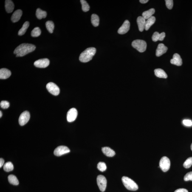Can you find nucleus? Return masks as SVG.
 <instances>
[{
  "label": "nucleus",
  "mask_w": 192,
  "mask_h": 192,
  "mask_svg": "<svg viewBox=\"0 0 192 192\" xmlns=\"http://www.w3.org/2000/svg\"><path fill=\"white\" fill-rule=\"evenodd\" d=\"M36 48V46L33 44H22L15 49L14 53L16 55V57H23L29 53L34 51Z\"/></svg>",
  "instance_id": "obj_1"
},
{
  "label": "nucleus",
  "mask_w": 192,
  "mask_h": 192,
  "mask_svg": "<svg viewBox=\"0 0 192 192\" xmlns=\"http://www.w3.org/2000/svg\"><path fill=\"white\" fill-rule=\"evenodd\" d=\"M96 52V49L95 48H87L80 54L79 59L82 62H87L92 60Z\"/></svg>",
  "instance_id": "obj_2"
},
{
  "label": "nucleus",
  "mask_w": 192,
  "mask_h": 192,
  "mask_svg": "<svg viewBox=\"0 0 192 192\" xmlns=\"http://www.w3.org/2000/svg\"><path fill=\"white\" fill-rule=\"evenodd\" d=\"M122 180L123 185L127 189L131 191H136L138 189L139 187L137 184L130 178L124 176Z\"/></svg>",
  "instance_id": "obj_3"
},
{
  "label": "nucleus",
  "mask_w": 192,
  "mask_h": 192,
  "mask_svg": "<svg viewBox=\"0 0 192 192\" xmlns=\"http://www.w3.org/2000/svg\"><path fill=\"white\" fill-rule=\"evenodd\" d=\"M132 46L140 52H143L146 50V43L143 40H134L132 43Z\"/></svg>",
  "instance_id": "obj_4"
},
{
  "label": "nucleus",
  "mask_w": 192,
  "mask_h": 192,
  "mask_svg": "<svg viewBox=\"0 0 192 192\" xmlns=\"http://www.w3.org/2000/svg\"><path fill=\"white\" fill-rule=\"evenodd\" d=\"M170 162L169 158L165 156L163 157L159 162V167L163 172H166L169 169Z\"/></svg>",
  "instance_id": "obj_5"
},
{
  "label": "nucleus",
  "mask_w": 192,
  "mask_h": 192,
  "mask_svg": "<svg viewBox=\"0 0 192 192\" xmlns=\"http://www.w3.org/2000/svg\"><path fill=\"white\" fill-rule=\"evenodd\" d=\"M97 185L101 191L104 192L106 189L107 185V180L104 176L99 175L97 178Z\"/></svg>",
  "instance_id": "obj_6"
},
{
  "label": "nucleus",
  "mask_w": 192,
  "mask_h": 192,
  "mask_svg": "<svg viewBox=\"0 0 192 192\" xmlns=\"http://www.w3.org/2000/svg\"><path fill=\"white\" fill-rule=\"evenodd\" d=\"M46 88L51 94L57 96L60 94L59 88L55 84L52 82L48 83L46 85Z\"/></svg>",
  "instance_id": "obj_7"
},
{
  "label": "nucleus",
  "mask_w": 192,
  "mask_h": 192,
  "mask_svg": "<svg viewBox=\"0 0 192 192\" xmlns=\"http://www.w3.org/2000/svg\"><path fill=\"white\" fill-rule=\"evenodd\" d=\"M70 152V150L68 147L61 145L57 147L54 151V154L57 156H60Z\"/></svg>",
  "instance_id": "obj_8"
},
{
  "label": "nucleus",
  "mask_w": 192,
  "mask_h": 192,
  "mask_svg": "<svg viewBox=\"0 0 192 192\" xmlns=\"http://www.w3.org/2000/svg\"><path fill=\"white\" fill-rule=\"evenodd\" d=\"M30 119V114L28 111H25L20 115L19 122L21 126H24L27 123Z\"/></svg>",
  "instance_id": "obj_9"
},
{
  "label": "nucleus",
  "mask_w": 192,
  "mask_h": 192,
  "mask_svg": "<svg viewBox=\"0 0 192 192\" xmlns=\"http://www.w3.org/2000/svg\"><path fill=\"white\" fill-rule=\"evenodd\" d=\"M78 115V112L76 109L74 108H72L69 110L67 112V119L69 122H72L76 119Z\"/></svg>",
  "instance_id": "obj_10"
},
{
  "label": "nucleus",
  "mask_w": 192,
  "mask_h": 192,
  "mask_svg": "<svg viewBox=\"0 0 192 192\" xmlns=\"http://www.w3.org/2000/svg\"><path fill=\"white\" fill-rule=\"evenodd\" d=\"M49 64V61L47 58L41 59L35 62L34 65L37 67L45 68L47 67Z\"/></svg>",
  "instance_id": "obj_11"
},
{
  "label": "nucleus",
  "mask_w": 192,
  "mask_h": 192,
  "mask_svg": "<svg viewBox=\"0 0 192 192\" xmlns=\"http://www.w3.org/2000/svg\"><path fill=\"white\" fill-rule=\"evenodd\" d=\"M130 23L128 20H126L122 25L121 26L118 30V33L120 34H124L128 32L130 29Z\"/></svg>",
  "instance_id": "obj_12"
},
{
  "label": "nucleus",
  "mask_w": 192,
  "mask_h": 192,
  "mask_svg": "<svg viewBox=\"0 0 192 192\" xmlns=\"http://www.w3.org/2000/svg\"><path fill=\"white\" fill-rule=\"evenodd\" d=\"M168 50V48L163 44H160L158 45L156 51V55L157 57L160 56H161L165 54Z\"/></svg>",
  "instance_id": "obj_13"
},
{
  "label": "nucleus",
  "mask_w": 192,
  "mask_h": 192,
  "mask_svg": "<svg viewBox=\"0 0 192 192\" xmlns=\"http://www.w3.org/2000/svg\"><path fill=\"white\" fill-rule=\"evenodd\" d=\"M172 64L177 66H181L182 64V60L180 56L178 53H175L173 56V58L170 60Z\"/></svg>",
  "instance_id": "obj_14"
},
{
  "label": "nucleus",
  "mask_w": 192,
  "mask_h": 192,
  "mask_svg": "<svg viewBox=\"0 0 192 192\" xmlns=\"http://www.w3.org/2000/svg\"><path fill=\"white\" fill-rule=\"evenodd\" d=\"M22 10L21 9H18L15 11L11 17V20L12 22L16 23L19 21L22 16Z\"/></svg>",
  "instance_id": "obj_15"
},
{
  "label": "nucleus",
  "mask_w": 192,
  "mask_h": 192,
  "mask_svg": "<svg viewBox=\"0 0 192 192\" xmlns=\"http://www.w3.org/2000/svg\"><path fill=\"white\" fill-rule=\"evenodd\" d=\"M165 36V32L159 34L158 32H154L152 36L153 41L157 42L158 41H162L163 40Z\"/></svg>",
  "instance_id": "obj_16"
},
{
  "label": "nucleus",
  "mask_w": 192,
  "mask_h": 192,
  "mask_svg": "<svg viewBox=\"0 0 192 192\" xmlns=\"http://www.w3.org/2000/svg\"><path fill=\"white\" fill-rule=\"evenodd\" d=\"M137 22L139 31L141 32H143L145 29V22H146L145 19L142 16H139L137 19Z\"/></svg>",
  "instance_id": "obj_17"
},
{
  "label": "nucleus",
  "mask_w": 192,
  "mask_h": 192,
  "mask_svg": "<svg viewBox=\"0 0 192 192\" xmlns=\"http://www.w3.org/2000/svg\"><path fill=\"white\" fill-rule=\"evenodd\" d=\"M11 75V72L9 69H0V79H6L9 78Z\"/></svg>",
  "instance_id": "obj_18"
},
{
  "label": "nucleus",
  "mask_w": 192,
  "mask_h": 192,
  "mask_svg": "<svg viewBox=\"0 0 192 192\" xmlns=\"http://www.w3.org/2000/svg\"><path fill=\"white\" fill-rule=\"evenodd\" d=\"M5 7L6 11L8 13H11L14 8V5L13 3L11 0H6L5 1Z\"/></svg>",
  "instance_id": "obj_19"
},
{
  "label": "nucleus",
  "mask_w": 192,
  "mask_h": 192,
  "mask_svg": "<svg viewBox=\"0 0 192 192\" xmlns=\"http://www.w3.org/2000/svg\"><path fill=\"white\" fill-rule=\"evenodd\" d=\"M102 151L104 154L108 157H113L115 154V152L114 150L109 147H104L102 148Z\"/></svg>",
  "instance_id": "obj_20"
},
{
  "label": "nucleus",
  "mask_w": 192,
  "mask_h": 192,
  "mask_svg": "<svg viewBox=\"0 0 192 192\" xmlns=\"http://www.w3.org/2000/svg\"><path fill=\"white\" fill-rule=\"evenodd\" d=\"M154 73L156 76L160 78H167L168 75L166 73L161 69H155Z\"/></svg>",
  "instance_id": "obj_21"
},
{
  "label": "nucleus",
  "mask_w": 192,
  "mask_h": 192,
  "mask_svg": "<svg viewBox=\"0 0 192 192\" xmlns=\"http://www.w3.org/2000/svg\"><path fill=\"white\" fill-rule=\"evenodd\" d=\"M156 18L154 16H152L148 19L145 22V29L147 31L149 29L151 26L154 24L156 21Z\"/></svg>",
  "instance_id": "obj_22"
},
{
  "label": "nucleus",
  "mask_w": 192,
  "mask_h": 192,
  "mask_svg": "<svg viewBox=\"0 0 192 192\" xmlns=\"http://www.w3.org/2000/svg\"><path fill=\"white\" fill-rule=\"evenodd\" d=\"M155 12V11L154 8H151L143 12L142 14V16L145 18V20H147L152 16V15L154 14Z\"/></svg>",
  "instance_id": "obj_23"
},
{
  "label": "nucleus",
  "mask_w": 192,
  "mask_h": 192,
  "mask_svg": "<svg viewBox=\"0 0 192 192\" xmlns=\"http://www.w3.org/2000/svg\"><path fill=\"white\" fill-rule=\"evenodd\" d=\"M47 14V12L40 8H38L36 10V15L38 19H42L46 18Z\"/></svg>",
  "instance_id": "obj_24"
},
{
  "label": "nucleus",
  "mask_w": 192,
  "mask_h": 192,
  "mask_svg": "<svg viewBox=\"0 0 192 192\" xmlns=\"http://www.w3.org/2000/svg\"><path fill=\"white\" fill-rule=\"evenodd\" d=\"M91 22L93 25L95 27L98 26L99 23V18L98 15L95 14H93L91 16Z\"/></svg>",
  "instance_id": "obj_25"
},
{
  "label": "nucleus",
  "mask_w": 192,
  "mask_h": 192,
  "mask_svg": "<svg viewBox=\"0 0 192 192\" xmlns=\"http://www.w3.org/2000/svg\"><path fill=\"white\" fill-rule=\"evenodd\" d=\"M8 181L10 184L14 185H17L19 182L16 176L13 175H10L8 177Z\"/></svg>",
  "instance_id": "obj_26"
},
{
  "label": "nucleus",
  "mask_w": 192,
  "mask_h": 192,
  "mask_svg": "<svg viewBox=\"0 0 192 192\" xmlns=\"http://www.w3.org/2000/svg\"><path fill=\"white\" fill-rule=\"evenodd\" d=\"M29 26V23L28 21H26L23 25L22 27L20 29L18 32V35L19 36H22L25 33L26 30Z\"/></svg>",
  "instance_id": "obj_27"
},
{
  "label": "nucleus",
  "mask_w": 192,
  "mask_h": 192,
  "mask_svg": "<svg viewBox=\"0 0 192 192\" xmlns=\"http://www.w3.org/2000/svg\"><path fill=\"white\" fill-rule=\"evenodd\" d=\"M3 169L5 171L7 172L12 171L14 169L13 164L10 162L6 163L4 165Z\"/></svg>",
  "instance_id": "obj_28"
},
{
  "label": "nucleus",
  "mask_w": 192,
  "mask_h": 192,
  "mask_svg": "<svg viewBox=\"0 0 192 192\" xmlns=\"http://www.w3.org/2000/svg\"><path fill=\"white\" fill-rule=\"evenodd\" d=\"M46 28L49 31V32L51 33H53V32L54 27V24L53 21H48L46 23Z\"/></svg>",
  "instance_id": "obj_29"
},
{
  "label": "nucleus",
  "mask_w": 192,
  "mask_h": 192,
  "mask_svg": "<svg viewBox=\"0 0 192 192\" xmlns=\"http://www.w3.org/2000/svg\"><path fill=\"white\" fill-rule=\"evenodd\" d=\"M41 34V30L39 27H36L31 32V35L33 37L39 36Z\"/></svg>",
  "instance_id": "obj_30"
},
{
  "label": "nucleus",
  "mask_w": 192,
  "mask_h": 192,
  "mask_svg": "<svg viewBox=\"0 0 192 192\" xmlns=\"http://www.w3.org/2000/svg\"><path fill=\"white\" fill-rule=\"evenodd\" d=\"M82 5V9L83 11L87 12L89 10L90 7L89 4L85 0H81L80 1Z\"/></svg>",
  "instance_id": "obj_31"
},
{
  "label": "nucleus",
  "mask_w": 192,
  "mask_h": 192,
  "mask_svg": "<svg viewBox=\"0 0 192 192\" xmlns=\"http://www.w3.org/2000/svg\"><path fill=\"white\" fill-rule=\"evenodd\" d=\"M192 165V157L188 158L184 162L183 166L185 168H190Z\"/></svg>",
  "instance_id": "obj_32"
},
{
  "label": "nucleus",
  "mask_w": 192,
  "mask_h": 192,
  "mask_svg": "<svg viewBox=\"0 0 192 192\" xmlns=\"http://www.w3.org/2000/svg\"><path fill=\"white\" fill-rule=\"evenodd\" d=\"M97 168L100 171L103 172L106 170L107 167L105 163L100 162L97 164Z\"/></svg>",
  "instance_id": "obj_33"
},
{
  "label": "nucleus",
  "mask_w": 192,
  "mask_h": 192,
  "mask_svg": "<svg viewBox=\"0 0 192 192\" xmlns=\"http://www.w3.org/2000/svg\"><path fill=\"white\" fill-rule=\"evenodd\" d=\"M1 107L3 109H7L10 106V103L6 101H2L0 104Z\"/></svg>",
  "instance_id": "obj_34"
},
{
  "label": "nucleus",
  "mask_w": 192,
  "mask_h": 192,
  "mask_svg": "<svg viewBox=\"0 0 192 192\" xmlns=\"http://www.w3.org/2000/svg\"><path fill=\"white\" fill-rule=\"evenodd\" d=\"M165 1L167 8L169 9H172L173 6V0H165Z\"/></svg>",
  "instance_id": "obj_35"
},
{
  "label": "nucleus",
  "mask_w": 192,
  "mask_h": 192,
  "mask_svg": "<svg viewBox=\"0 0 192 192\" xmlns=\"http://www.w3.org/2000/svg\"><path fill=\"white\" fill-rule=\"evenodd\" d=\"M184 180L185 181H192V171L187 173L184 177Z\"/></svg>",
  "instance_id": "obj_36"
},
{
  "label": "nucleus",
  "mask_w": 192,
  "mask_h": 192,
  "mask_svg": "<svg viewBox=\"0 0 192 192\" xmlns=\"http://www.w3.org/2000/svg\"><path fill=\"white\" fill-rule=\"evenodd\" d=\"M183 123L186 126H192V121L191 120H184L183 121Z\"/></svg>",
  "instance_id": "obj_37"
},
{
  "label": "nucleus",
  "mask_w": 192,
  "mask_h": 192,
  "mask_svg": "<svg viewBox=\"0 0 192 192\" xmlns=\"http://www.w3.org/2000/svg\"><path fill=\"white\" fill-rule=\"evenodd\" d=\"M174 192H188V190L185 189L181 188L178 189Z\"/></svg>",
  "instance_id": "obj_38"
},
{
  "label": "nucleus",
  "mask_w": 192,
  "mask_h": 192,
  "mask_svg": "<svg viewBox=\"0 0 192 192\" xmlns=\"http://www.w3.org/2000/svg\"><path fill=\"white\" fill-rule=\"evenodd\" d=\"M4 159L1 158L0 159V167H1V168L3 166V165H4Z\"/></svg>",
  "instance_id": "obj_39"
},
{
  "label": "nucleus",
  "mask_w": 192,
  "mask_h": 192,
  "mask_svg": "<svg viewBox=\"0 0 192 192\" xmlns=\"http://www.w3.org/2000/svg\"><path fill=\"white\" fill-rule=\"evenodd\" d=\"M149 1L148 0H140V2L142 4H145L147 3Z\"/></svg>",
  "instance_id": "obj_40"
},
{
  "label": "nucleus",
  "mask_w": 192,
  "mask_h": 192,
  "mask_svg": "<svg viewBox=\"0 0 192 192\" xmlns=\"http://www.w3.org/2000/svg\"><path fill=\"white\" fill-rule=\"evenodd\" d=\"M2 112H1V111H0V117H1H1H2Z\"/></svg>",
  "instance_id": "obj_41"
},
{
  "label": "nucleus",
  "mask_w": 192,
  "mask_h": 192,
  "mask_svg": "<svg viewBox=\"0 0 192 192\" xmlns=\"http://www.w3.org/2000/svg\"><path fill=\"white\" fill-rule=\"evenodd\" d=\"M191 149L192 151V143L191 144Z\"/></svg>",
  "instance_id": "obj_42"
}]
</instances>
